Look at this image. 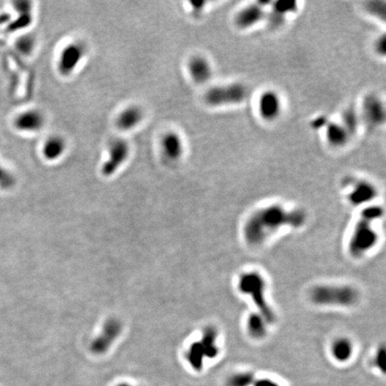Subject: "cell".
<instances>
[{
  "label": "cell",
  "instance_id": "1",
  "mask_svg": "<svg viewBox=\"0 0 386 386\" xmlns=\"http://www.w3.org/2000/svg\"><path fill=\"white\" fill-rule=\"evenodd\" d=\"M306 218L303 211L286 210L280 205L261 208L253 213L244 225V239L251 246H260L282 227L302 226Z\"/></svg>",
  "mask_w": 386,
  "mask_h": 386
},
{
  "label": "cell",
  "instance_id": "2",
  "mask_svg": "<svg viewBox=\"0 0 386 386\" xmlns=\"http://www.w3.org/2000/svg\"><path fill=\"white\" fill-rule=\"evenodd\" d=\"M358 297L357 290L343 285H320L310 291V299L319 306L351 307L357 303Z\"/></svg>",
  "mask_w": 386,
  "mask_h": 386
},
{
  "label": "cell",
  "instance_id": "3",
  "mask_svg": "<svg viewBox=\"0 0 386 386\" xmlns=\"http://www.w3.org/2000/svg\"><path fill=\"white\" fill-rule=\"evenodd\" d=\"M238 288L241 293L251 296L254 304L259 310L258 313L267 323H274L275 314L265 299V281L258 273L251 272L241 275Z\"/></svg>",
  "mask_w": 386,
  "mask_h": 386
},
{
  "label": "cell",
  "instance_id": "4",
  "mask_svg": "<svg viewBox=\"0 0 386 386\" xmlns=\"http://www.w3.org/2000/svg\"><path fill=\"white\" fill-rule=\"evenodd\" d=\"M247 88L241 83H231L210 88L205 93V102L210 106H232L246 99Z\"/></svg>",
  "mask_w": 386,
  "mask_h": 386
},
{
  "label": "cell",
  "instance_id": "5",
  "mask_svg": "<svg viewBox=\"0 0 386 386\" xmlns=\"http://www.w3.org/2000/svg\"><path fill=\"white\" fill-rule=\"evenodd\" d=\"M372 223L360 218L354 228L349 244L350 253L354 257H360L377 244L378 235L372 228Z\"/></svg>",
  "mask_w": 386,
  "mask_h": 386
},
{
  "label": "cell",
  "instance_id": "6",
  "mask_svg": "<svg viewBox=\"0 0 386 386\" xmlns=\"http://www.w3.org/2000/svg\"><path fill=\"white\" fill-rule=\"evenodd\" d=\"M130 155V145L124 139L116 138L108 145L107 159L102 166V174L111 176L125 164Z\"/></svg>",
  "mask_w": 386,
  "mask_h": 386
},
{
  "label": "cell",
  "instance_id": "7",
  "mask_svg": "<svg viewBox=\"0 0 386 386\" xmlns=\"http://www.w3.org/2000/svg\"><path fill=\"white\" fill-rule=\"evenodd\" d=\"M86 54V47L80 41L67 44L62 49L58 61V70L63 76H69L76 70Z\"/></svg>",
  "mask_w": 386,
  "mask_h": 386
},
{
  "label": "cell",
  "instance_id": "8",
  "mask_svg": "<svg viewBox=\"0 0 386 386\" xmlns=\"http://www.w3.org/2000/svg\"><path fill=\"white\" fill-rule=\"evenodd\" d=\"M46 124V117L39 109H27L21 112L14 119L15 129L23 132H38Z\"/></svg>",
  "mask_w": 386,
  "mask_h": 386
},
{
  "label": "cell",
  "instance_id": "9",
  "mask_svg": "<svg viewBox=\"0 0 386 386\" xmlns=\"http://www.w3.org/2000/svg\"><path fill=\"white\" fill-rule=\"evenodd\" d=\"M161 152L164 159L170 162L178 161L184 155L183 139L175 131L165 132L160 141Z\"/></svg>",
  "mask_w": 386,
  "mask_h": 386
},
{
  "label": "cell",
  "instance_id": "10",
  "mask_svg": "<svg viewBox=\"0 0 386 386\" xmlns=\"http://www.w3.org/2000/svg\"><path fill=\"white\" fill-rule=\"evenodd\" d=\"M362 116L369 126H381L385 122L386 111L380 98L374 95L367 96L362 105Z\"/></svg>",
  "mask_w": 386,
  "mask_h": 386
},
{
  "label": "cell",
  "instance_id": "11",
  "mask_svg": "<svg viewBox=\"0 0 386 386\" xmlns=\"http://www.w3.org/2000/svg\"><path fill=\"white\" fill-rule=\"evenodd\" d=\"M282 101L280 96L273 91L265 92L258 100V113L265 121H274L280 116Z\"/></svg>",
  "mask_w": 386,
  "mask_h": 386
},
{
  "label": "cell",
  "instance_id": "12",
  "mask_svg": "<svg viewBox=\"0 0 386 386\" xmlns=\"http://www.w3.org/2000/svg\"><path fill=\"white\" fill-rule=\"evenodd\" d=\"M265 12L264 6L260 3L246 6L237 14L235 24L240 29H249L265 19Z\"/></svg>",
  "mask_w": 386,
  "mask_h": 386
},
{
  "label": "cell",
  "instance_id": "13",
  "mask_svg": "<svg viewBox=\"0 0 386 386\" xmlns=\"http://www.w3.org/2000/svg\"><path fill=\"white\" fill-rule=\"evenodd\" d=\"M188 71L191 78L198 84L206 83L212 76V66L202 56H194L189 60Z\"/></svg>",
  "mask_w": 386,
  "mask_h": 386
},
{
  "label": "cell",
  "instance_id": "14",
  "mask_svg": "<svg viewBox=\"0 0 386 386\" xmlns=\"http://www.w3.org/2000/svg\"><path fill=\"white\" fill-rule=\"evenodd\" d=\"M144 114L140 106H127L116 117V126L122 130H133L140 125Z\"/></svg>",
  "mask_w": 386,
  "mask_h": 386
},
{
  "label": "cell",
  "instance_id": "15",
  "mask_svg": "<svg viewBox=\"0 0 386 386\" xmlns=\"http://www.w3.org/2000/svg\"><path fill=\"white\" fill-rule=\"evenodd\" d=\"M377 189L367 181H360L353 185L349 199L353 205L360 206L370 202L377 197Z\"/></svg>",
  "mask_w": 386,
  "mask_h": 386
},
{
  "label": "cell",
  "instance_id": "16",
  "mask_svg": "<svg viewBox=\"0 0 386 386\" xmlns=\"http://www.w3.org/2000/svg\"><path fill=\"white\" fill-rule=\"evenodd\" d=\"M65 150L66 142L63 137L60 135H52L45 140L42 147V155L45 160L56 161L64 154Z\"/></svg>",
  "mask_w": 386,
  "mask_h": 386
},
{
  "label": "cell",
  "instance_id": "17",
  "mask_svg": "<svg viewBox=\"0 0 386 386\" xmlns=\"http://www.w3.org/2000/svg\"><path fill=\"white\" fill-rule=\"evenodd\" d=\"M350 134L342 124L329 123L326 125L325 137L330 145L333 147H343L350 139Z\"/></svg>",
  "mask_w": 386,
  "mask_h": 386
},
{
  "label": "cell",
  "instance_id": "18",
  "mask_svg": "<svg viewBox=\"0 0 386 386\" xmlns=\"http://www.w3.org/2000/svg\"><path fill=\"white\" fill-rule=\"evenodd\" d=\"M296 9V3L292 1L276 2L269 15V24L272 26H280L287 15L293 13Z\"/></svg>",
  "mask_w": 386,
  "mask_h": 386
},
{
  "label": "cell",
  "instance_id": "19",
  "mask_svg": "<svg viewBox=\"0 0 386 386\" xmlns=\"http://www.w3.org/2000/svg\"><path fill=\"white\" fill-rule=\"evenodd\" d=\"M267 323L260 314H251L247 320V331L251 338L260 340L266 335Z\"/></svg>",
  "mask_w": 386,
  "mask_h": 386
},
{
  "label": "cell",
  "instance_id": "20",
  "mask_svg": "<svg viewBox=\"0 0 386 386\" xmlns=\"http://www.w3.org/2000/svg\"><path fill=\"white\" fill-rule=\"evenodd\" d=\"M333 358L338 362H346L352 357L353 353V343L346 338H340L334 341L331 347Z\"/></svg>",
  "mask_w": 386,
  "mask_h": 386
},
{
  "label": "cell",
  "instance_id": "21",
  "mask_svg": "<svg viewBox=\"0 0 386 386\" xmlns=\"http://www.w3.org/2000/svg\"><path fill=\"white\" fill-rule=\"evenodd\" d=\"M205 357H206L205 349L203 347L202 343L200 341L193 343L191 345V347L189 348L188 352L186 353L187 360L193 369L196 371H199L202 369L203 362Z\"/></svg>",
  "mask_w": 386,
  "mask_h": 386
},
{
  "label": "cell",
  "instance_id": "22",
  "mask_svg": "<svg viewBox=\"0 0 386 386\" xmlns=\"http://www.w3.org/2000/svg\"><path fill=\"white\" fill-rule=\"evenodd\" d=\"M217 332L214 327H208L203 333L202 339L200 342L205 349L206 357L214 358L219 353V349L217 344Z\"/></svg>",
  "mask_w": 386,
  "mask_h": 386
},
{
  "label": "cell",
  "instance_id": "23",
  "mask_svg": "<svg viewBox=\"0 0 386 386\" xmlns=\"http://www.w3.org/2000/svg\"><path fill=\"white\" fill-rule=\"evenodd\" d=\"M342 125L346 129L350 135L355 133L358 126V116L354 108H348L343 112Z\"/></svg>",
  "mask_w": 386,
  "mask_h": 386
},
{
  "label": "cell",
  "instance_id": "24",
  "mask_svg": "<svg viewBox=\"0 0 386 386\" xmlns=\"http://www.w3.org/2000/svg\"><path fill=\"white\" fill-rule=\"evenodd\" d=\"M255 381L252 373L242 372L234 374L227 379L226 386H251Z\"/></svg>",
  "mask_w": 386,
  "mask_h": 386
},
{
  "label": "cell",
  "instance_id": "25",
  "mask_svg": "<svg viewBox=\"0 0 386 386\" xmlns=\"http://www.w3.org/2000/svg\"><path fill=\"white\" fill-rule=\"evenodd\" d=\"M36 46V39L32 35H23L15 42V48L20 53L28 56L33 52Z\"/></svg>",
  "mask_w": 386,
  "mask_h": 386
},
{
  "label": "cell",
  "instance_id": "26",
  "mask_svg": "<svg viewBox=\"0 0 386 386\" xmlns=\"http://www.w3.org/2000/svg\"><path fill=\"white\" fill-rule=\"evenodd\" d=\"M15 184V177L8 169L0 162V187L9 189Z\"/></svg>",
  "mask_w": 386,
  "mask_h": 386
},
{
  "label": "cell",
  "instance_id": "27",
  "mask_svg": "<svg viewBox=\"0 0 386 386\" xmlns=\"http://www.w3.org/2000/svg\"><path fill=\"white\" fill-rule=\"evenodd\" d=\"M383 216V209L380 207L373 206L364 208L360 215V218H363L367 221L374 222L375 220L379 219Z\"/></svg>",
  "mask_w": 386,
  "mask_h": 386
},
{
  "label": "cell",
  "instance_id": "28",
  "mask_svg": "<svg viewBox=\"0 0 386 386\" xmlns=\"http://www.w3.org/2000/svg\"><path fill=\"white\" fill-rule=\"evenodd\" d=\"M375 362H376L377 367L383 373H385L386 366V351L385 348L381 347L377 351V355L375 357Z\"/></svg>",
  "mask_w": 386,
  "mask_h": 386
},
{
  "label": "cell",
  "instance_id": "29",
  "mask_svg": "<svg viewBox=\"0 0 386 386\" xmlns=\"http://www.w3.org/2000/svg\"><path fill=\"white\" fill-rule=\"evenodd\" d=\"M252 386H281L276 382L273 381L268 378H262V379H255Z\"/></svg>",
  "mask_w": 386,
  "mask_h": 386
},
{
  "label": "cell",
  "instance_id": "30",
  "mask_svg": "<svg viewBox=\"0 0 386 386\" xmlns=\"http://www.w3.org/2000/svg\"><path fill=\"white\" fill-rule=\"evenodd\" d=\"M116 386H131L130 385H128V384H126V383H123V384H119V385H117Z\"/></svg>",
  "mask_w": 386,
  "mask_h": 386
}]
</instances>
